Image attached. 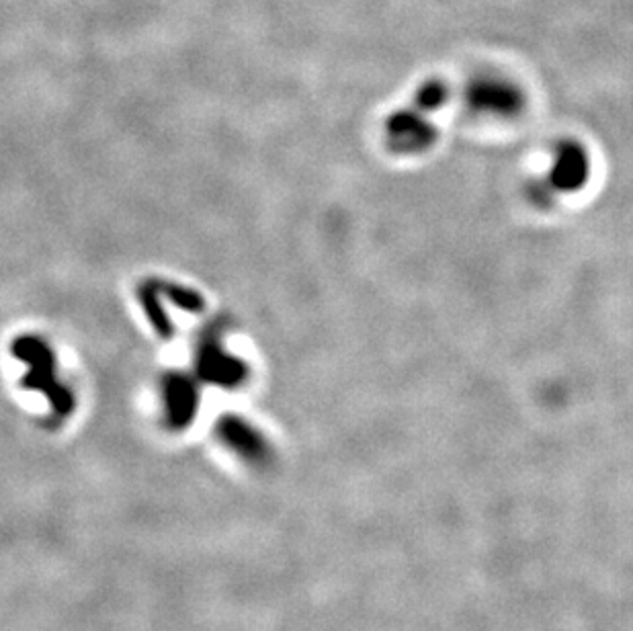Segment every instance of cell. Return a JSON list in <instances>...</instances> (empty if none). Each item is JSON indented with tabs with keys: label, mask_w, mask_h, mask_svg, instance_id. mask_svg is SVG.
<instances>
[{
	"label": "cell",
	"mask_w": 633,
	"mask_h": 631,
	"mask_svg": "<svg viewBox=\"0 0 633 631\" xmlns=\"http://www.w3.org/2000/svg\"><path fill=\"white\" fill-rule=\"evenodd\" d=\"M468 103L472 109L497 118H511L523 108V94L509 81L486 77L478 79L468 89Z\"/></svg>",
	"instance_id": "obj_1"
},
{
	"label": "cell",
	"mask_w": 633,
	"mask_h": 631,
	"mask_svg": "<svg viewBox=\"0 0 633 631\" xmlns=\"http://www.w3.org/2000/svg\"><path fill=\"white\" fill-rule=\"evenodd\" d=\"M591 176V159L586 150L576 142H566L555 150L552 171H550V185L555 191H579L586 185Z\"/></svg>",
	"instance_id": "obj_2"
},
{
	"label": "cell",
	"mask_w": 633,
	"mask_h": 631,
	"mask_svg": "<svg viewBox=\"0 0 633 631\" xmlns=\"http://www.w3.org/2000/svg\"><path fill=\"white\" fill-rule=\"evenodd\" d=\"M388 134L398 149L405 152H420L431 146L437 138V130L427 113L402 111L391 118Z\"/></svg>",
	"instance_id": "obj_3"
},
{
	"label": "cell",
	"mask_w": 633,
	"mask_h": 631,
	"mask_svg": "<svg viewBox=\"0 0 633 631\" xmlns=\"http://www.w3.org/2000/svg\"><path fill=\"white\" fill-rule=\"evenodd\" d=\"M224 439H226V444L232 445L241 456L251 459L253 464L265 461V445L258 441V437L253 430L229 425L224 429Z\"/></svg>",
	"instance_id": "obj_4"
},
{
	"label": "cell",
	"mask_w": 633,
	"mask_h": 631,
	"mask_svg": "<svg viewBox=\"0 0 633 631\" xmlns=\"http://www.w3.org/2000/svg\"><path fill=\"white\" fill-rule=\"evenodd\" d=\"M447 99H449V91L443 82H427L418 91L417 108L429 115L432 111L443 108Z\"/></svg>",
	"instance_id": "obj_5"
}]
</instances>
